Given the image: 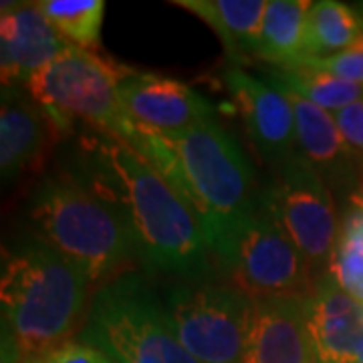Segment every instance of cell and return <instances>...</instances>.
I'll return each mask as SVG.
<instances>
[{"mask_svg":"<svg viewBox=\"0 0 363 363\" xmlns=\"http://www.w3.org/2000/svg\"><path fill=\"white\" fill-rule=\"evenodd\" d=\"M262 198L307 259L313 274H325L339 245L341 226L331 192L319 172L301 156H293L279 166L277 178Z\"/></svg>","mask_w":363,"mask_h":363,"instance_id":"cell-9","label":"cell"},{"mask_svg":"<svg viewBox=\"0 0 363 363\" xmlns=\"http://www.w3.org/2000/svg\"><path fill=\"white\" fill-rule=\"evenodd\" d=\"M128 143L178 192L194 212L210 252L224 260L262 196L248 160L230 135L210 119L172 138L138 128Z\"/></svg>","mask_w":363,"mask_h":363,"instance_id":"cell-2","label":"cell"},{"mask_svg":"<svg viewBox=\"0 0 363 363\" xmlns=\"http://www.w3.org/2000/svg\"><path fill=\"white\" fill-rule=\"evenodd\" d=\"M224 77L260 156L279 166L297 156L295 111L285 91L272 81L248 75L238 65L228 67Z\"/></svg>","mask_w":363,"mask_h":363,"instance_id":"cell-11","label":"cell"},{"mask_svg":"<svg viewBox=\"0 0 363 363\" xmlns=\"http://www.w3.org/2000/svg\"><path fill=\"white\" fill-rule=\"evenodd\" d=\"M351 200H353V204H359V206H363V188L357 192V194L351 196Z\"/></svg>","mask_w":363,"mask_h":363,"instance_id":"cell-27","label":"cell"},{"mask_svg":"<svg viewBox=\"0 0 363 363\" xmlns=\"http://www.w3.org/2000/svg\"><path fill=\"white\" fill-rule=\"evenodd\" d=\"M315 363H323V362H319V359H315Z\"/></svg>","mask_w":363,"mask_h":363,"instance_id":"cell-30","label":"cell"},{"mask_svg":"<svg viewBox=\"0 0 363 363\" xmlns=\"http://www.w3.org/2000/svg\"><path fill=\"white\" fill-rule=\"evenodd\" d=\"M131 69L89 49L71 45L26 83V93L43 107L57 131H73L75 121L97 133L131 142L135 123L119 97V85Z\"/></svg>","mask_w":363,"mask_h":363,"instance_id":"cell-6","label":"cell"},{"mask_svg":"<svg viewBox=\"0 0 363 363\" xmlns=\"http://www.w3.org/2000/svg\"><path fill=\"white\" fill-rule=\"evenodd\" d=\"M309 295L255 298L242 363H315Z\"/></svg>","mask_w":363,"mask_h":363,"instance_id":"cell-12","label":"cell"},{"mask_svg":"<svg viewBox=\"0 0 363 363\" xmlns=\"http://www.w3.org/2000/svg\"><path fill=\"white\" fill-rule=\"evenodd\" d=\"M59 131L30 95L16 87L2 89L0 107V176L18 180L39 166Z\"/></svg>","mask_w":363,"mask_h":363,"instance_id":"cell-15","label":"cell"},{"mask_svg":"<svg viewBox=\"0 0 363 363\" xmlns=\"http://www.w3.org/2000/svg\"><path fill=\"white\" fill-rule=\"evenodd\" d=\"M174 4L204 21L218 35L230 59L242 52L255 55L269 0H174Z\"/></svg>","mask_w":363,"mask_h":363,"instance_id":"cell-17","label":"cell"},{"mask_svg":"<svg viewBox=\"0 0 363 363\" xmlns=\"http://www.w3.org/2000/svg\"><path fill=\"white\" fill-rule=\"evenodd\" d=\"M28 363H116L104 351L93 347L89 343H83L79 339H71L63 345L47 351L37 359Z\"/></svg>","mask_w":363,"mask_h":363,"instance_id":"cell-24","label":"cell"},{"mask_svg":"<svg viewBox=\"0 0 363 363\" xmlns=\"http://www.w3.org/2000/svg\"><path fill=\"white\" fill-rule=\"evenodd\" d=\"M359 16H362V37H363V11H362V14H359Z\"/></svg>","mask_w":363,"mask_h":363,"instance_id":"cell-29","label":"cell"},{"mask_svg":"<svg viewBox=\"0 0 363 363\" xmlns=\"http://www.w3.org/2000/svg\"><path fill=\"white\" fill-rule=\"evenodd\" d=\"M28 220L37 238L79 264L99 286L135 257L116 208L65 169L39 182L28 202Z\"/></svg>","mask_w":363,"mask_h":363,"instance_id":"cell-4","label":"cell"},{"mask_svg":"<svg viewBox=\"0 0 363 363\" xmlns=\"http://www.w3.org/2000/svg\"><path fill=\"white\" fill-rule=\"evenodd\" d=\"M341 234L351 236L355 240H359L363 245V206L359 204H353L350 210V214L345 216L343 226H341Z\"/></svg>","mask_w":363,"mask_h":363,"instance_id":"cell-26","label":"cell"},{"mask_svg":"<svg viewBox=\"0 0 363 363\" xmlns=\"http://www.w3.org/2000/svg\"><path fill=\"white\" fill-rule=\"evenodd\" d=\"M71 43L49 23L37 2H2L0 16V71L2 87L28 83Z\"/></svg>","mask_w":363,"mask_h":363,"instance_id":"cell-13","label":"cell"},{"mask_svg":"<svg viewBox=\"0 0 363 363\" xmlns=\"http://www.w3.org/2000/svg\"><path fill=\"white\" fill-rule=\"evenodd\" d=\"M119 97L135 128L172 138L214 119V107L190 85L162 73L130 71Z\"/></svg>","mask_w":363,"mask_h":363,"instance_id":"cell-10","label":"cell"},{"mask_svg":"<svg viewBox=\"0 0 363 363\" xmlns=\"http://www.w3.org/2000/svg\"><path fill=\"white\" fill-rule=\"evenodd\" d=\"M222 262L233 272L234 285L252 298L311 295L317 283L307 259L272 216L262 196Z\"/></svg>","mask_w":363,"mask_h":363,"instance_id":"cell-8","label":"cell"},{"mask_svg":"<svg viewBox=\"0 0 363 363\" xmlns=\"http://www.w3.org/2000/svg\"><path fill=\"white\" fill-rule=\"evenodd\" d=\"M37 4L71 45L89 51L99 47L105 14L104 0H43Z\"/></svg>","mask_w":363,"mask_h":363,"instance_id":"cell-21","label":"cell"},{"mask_svg":"<svg viewBox=\"0 0 363 363\" xmlns=\"http://www.w3.org/2000/svg\"><path fill=\"white\" fill-rule=\"evenodd\" d=\"M271 81L281 89L291 91L333 113L363 101V85H355L321 71H313L309 67H277Z\"/></svg>","mask_w":363,"mask_h":363,"instance_id":"cell-20","label":"cell"},{"mask_svg":"<svg viewBox=\"0 0 363 363\" xmlns=\"http://www.w3.org/2000/svg\"><path fill=\"white\" fill-rule=\"evenodd\" d=\"M89 286L87 272L37 236L2 252V337L16 347L23 363L71 341Z\"/></svg>","mask_w":363,"mask_h":363,"instance_id":"cell-3","label":"cell"},{"mask_svg":"<svg viewBox=\"0 0 363 363\" xmlns=\"http://www.w3.org/2000/svg\"><path fill=\"white\" fill-rule=\"evenodd\" d=\"M77 339L116 363H198L176 337L166 305L138 272L117 274L95 291Z\"/></svg>","mask_w":363,"mask_h":363,"instance_id":"cell-5","label":"cell"},{"mask_svg":"<svg viewBox=\"0 0 363 363\" xmlns=\"http://www.w3.org/2000/svg\"><path fill=\"white\" fill-rule=\"evenodd\" d=\"M174 333L198 363H242L255 298L234 283L178 281L166 295Z\"/></svg>","mask_w":363,"mask_h":363,"instance_id":"cell-7","label":"cell"},{"mask_svg":"<svg viewBox=\"0 0 363 363\" xmlns=\"http://www.w3.org/2000/svg\"><path fill=\"white\" fill-rule=\"evenodd\" d=\"M359 39L362 16L351 6L337 0L313 2L307 16L303 57H329L350 49Z\"/></svg>","mask_w":363,"mask_h":363,"instance_id":"cell-19","label":"cell"},{"mask_svg":"<svg viewBox=\"0 0 363 363\" xmlns=\"http://www.w3.org/2000/svg\"><path fill=\"white\" fill-rule=\"evenodd\" d=\"M333 117L351 154L363 157V101L341 109Z\"/></svg>","mask_w":363,"mask_h":363,"instance_id":"cell-25","label":"cell"},{"mask_svg":"<svg viewBox=\"0 0 363 363\" xmlns=\"http://www.w3.org/2000/svg\"><path fill=\"white\" fill-rule=\"evenodd\" d=\"M285 93L295 111L297 154L309 162L325 182L335 184L345 176L353 156L339 131L335 117L291 91Z\"/></svg>","mask_w":363,"mask_h":363,"instance_id":"cell-16","label":"cell"},{"mask_svg":"<svg viewBox=\"0 0 363 363\" xmlns=\"http://www.w3.org/2000/svg\"><path fill=\"white\" fill-rule=\"evenodd\" d=\"M309 331L323 363H355L363 351V303L321 274L309 295Z\"/></svg>","mask_w":363,"mask_h":363,"instance_id":"cell-14","label":"cell"},{"mask_svg":"<svg viewBox=\"0 0 363 363\" xmlns=\"http://www.w3.org/2000/svg\"><path fill=\"white\" fill-rule=\"evenodd\" d=\"M311 4L307 0H269L255 55L277 67L295 65L305 55V33Z\"/></svg>","mask_w":363,"mask_h":363,"instance_id":"cell-18","label":"cell"},{"mask_svg":"<svg viewBox=\"0 0 363 363\" xmlns=\"http://www.w3.org/2000/svg\"><path fill=\"white\" fill-rule=\"evenodd\" d=\"M325 274H329L347 295L363 303V245L341 234L339 245L329 260Z\"/></svg>","mask_w":363,"mask_h":363,"instance_id":"cell-22","label":"cell"},{"mask_svg":"<svg viewBox=\"0 0 363 363\" xmlns=\"http://www.w3.org/2000/svg\"><path fill=\"white\" fill-rule=\"evenodd\" d=\"M71 174L116 208L143 269L206 279L212 252L194 212L135 147L97 131L81 135Z\"/></svg>","mask_w":363,"mask_h":363,"instance_id":"cell-1","label":"cell"},{"mask_svg":"<svg viewBox=\"0 0 363 363\" xmlns=\"http://www.w3.org/2000/svg\"><path fill=\"white\" fill-rule=\"evenodd\" d=\"M355 363H363V351L359 353V357H357V362H355Z\"/></svg>","mask_w":363,"mask_h":363,"instance_id":"cell-28","label":"cell"},{"mask_svg":"<svg viewBox=\"0 0 363 363\" xmlns=\"http://www.w3.org/2000/svg\"><path fill=\"white\" fill-rule=\"evenodd\" d=\"M291 67H309L333 77L363 85V37L353 47L329 57H303Z\"/></svg>","mask_w":363,"mask_h":363,"instance_id":"cell-23","label":"cell"}]
</instances>
